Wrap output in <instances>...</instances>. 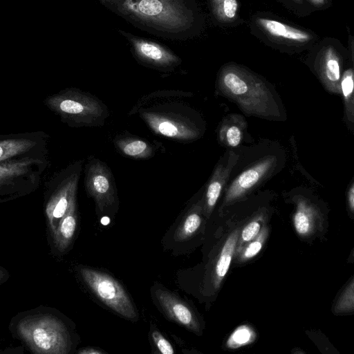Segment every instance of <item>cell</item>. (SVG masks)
<instances>
[{
    "mask_svg": "<svg viewBox=\"0 0 354 354\" xmlns=\"http://www.w3.org/2000/svg\"><path fill=\"white\" fill-rule=\"evenodd\" d=\"M8 330L34 354H69L77 345L72 322L47 306L19 312L11 318Z\"/></svg>",
    "mask_w": 354,
    "mask_h": 354,
    "instance_id": "6da1fadb",
    "label": "cell"
},
{
    "mask_svg": "<svg viewBox=\"0 0 354 354\" xmlns=\"http://www.w3.org/2000/svg\"><path fill=\"white\" fill-rule=\"evenodd\" d=\"M182 91H161L143 96L129 115L137 114L156 135L180 142L198 140L205 132L201 115L185 102L174 100Z\"/></svg>",
    "mask_w": 354,
    "mask_h": 354,
    "instance_id": "7a4b0ae2",
    "label": "cell"
},
{
    "mask_svg": "<svg viewBox=\"0 0 354 354\" xmlns=\"http://www.w3.org/2000/svg\"><path fill=\"white\" fill-rule=\"evenodd\" d=\"M216 91L248 116L283 122L287 115L276 89L267 81L239 65L224 66L218 75Z\"/></svg>",
    "mask_w": 354,
    "mask_h": 354,
    "instance_id": "3957f363",
    "label": "cell"
},
{
    "mask_svg": "<svg viewBox=\"0 0 354 354\" xmlns=\"http://www.w3.org/2000/svg\"><path fill=\"white\" fill-rule=\"evenodd\" d=\"M239 158L224 189L223 205L236 202L259 188L284 168L287 154L278 142L261 140L239 146Z\"/></svg>",
    "mask_w": 354,
    "mask_h": 354,
    "instance_id": "277c9868",
    "label": "cell"
},
{
    "mask_svg": "<svg viewBox=\"0 0 354 354\" xmlns=\"http://www.w3.org/2000/svg\"><path fill=\"white\" fill-rule=\"evenodd\" d=\"M45 106L71 127H101L109 109L98 97L76 88H66L47 96Z\"/></svg>",
    "mask_w": 354,
    "mask_h": 354,
    "instance_id": "5b68a950",
    "label": "cell"
},
{
    "mask_svg": "<svg viewBox=\"0 0 354 354\" xmlns=\"http://www.w3.org/2000/svg\"><path fill=\"white\" fill-rule=\"evenodd\" d=\"M120 13L169 32H179L190 24L181 0H102Z\"/></svg>",
    "mask_w": 354,
    "mask_h": 354,
    "instance_id": "8992f818",
    "label": "cell"
},
{
    "mask_svg": "<svg viewBox=\"0 0 354 354\" xmlns=\"http://www.w3.org/2000/svg\"><path fill=\"white\" fill-rule=\"evenodd\" d=\"M82 165V160L73 162L55 173L46 183L44 213L48 242L71 203L76 200Z\"/></svg>",
    "mask_w": 354,
    "mask_h": 354,
    "instance_id": "52a82bcc",
    "label": "cell"
},
{
    "mask_svg": "<svg viewBox=\"0 0 354 354\" xmlns=\"http://www.w3.org/2000/svg\"><path fill=\"white\" fill-rule=\"evenodd\" d=\"M48 166V158L0 162V204L35 192Z\"/></svg>",
    "mask_w": 354,
    "mask_h": 354,
    "instance_id": "ba28073f",
    "label": "cell"
},
{
    "mask_svg": "<svg viewBox=\"0 0 354 354\" xmlns=\"http://www.w3.org/2000/svg\"><path fill=\"white\" fill-rule=\"evenodd\" d=\"M77 270L83 282L99 300L124 318L137 319L136 308L126 290L115 278L88 267L79 266Z\"/></svg>",
    "mask_w": 354,
    "mask_h": 354,
    "instance_id": "9c48e42d",
    "label": "cell"
},
{
    "mask_svg": "<svg viewBox=\"0 0 354 354\" xmlns=\"http://www.w3.org/2000/svg\"><path fill=\"white\" fill-rule=\"evenodd\" d=\"M84 183L98 214L116 213L119 205L118 190L114 176L104 162L89 156L85 164Z\"/></svg>",
    "mask_w": 354,
    "mask_h": 354,
    "instance_id": "30bf717a",
    "label": "cell"
},
{
    "mask_svg": "<svg viewBox=\"0 0 354 354\" xmlns=\"http://www.w3.org/2000/svg\"><path fill=\"white\" fill-rule=\"evenodd\" d=\"M49 138L42 131L0 135V162L48 158Z\"/></svg>",
    "mask_w": 354,
    "mask_h": 354,
    "instance_id": "8fae6325",
    "label": "cell"
},
{
    "mask_svg": "<svg viewBox=\"0 0 354 354\" xmlns=\"http://www.w3.org/2000/svg\"><path fill=\"white\" fill-rule=\"evenodd\" d=\"M153 297L158 308L168 319L189 330H197L198 322L195 314L177 294L164 287L157 286L153 290Z\"/></svg>",
    "mask_w": 354,
    "mask_h": 354,
    "instance_id": "7c38bea8",
    "label": "cell"
},
{
    "mask_svg": "<svg viewBox=\"0 0 354 354\" xmlns=\"http://www.w3.org/2000/svg\"><path fill=\"white\" fill-rule=\"evenodd\" d=\"M239 156V147L227 148L215 165L205 191L204 207L207 212H211L216 204Z\"/></svg>",
    "mask_w": 354,
    "mask_h": 354,
    "instance_id": "4fadbf2b",
    "label": "cell"
},
{
    "mask_svg": "<svg viewBox=\"0 0 354 354\" xmlns=\"http://www.w3.org/2000/svg\"><path fill=\"white\" fill-rule=\"evenodd\" d=\"M76 200L59 221L56 231L48 242L52 252L56 255L66 253L74 241L77 229L78 216Z\"/></svg>",
    "mask_w": 354,
    "mask_h": 354,
    "instance_id": "5bb4252c",
    "label": "cell"
},
{
    "mask_svg": "<svg viewBox=\"0 0 354 354\" xmlns=\"http://www.w3.org/2000/svg\"><path fill=\"white\" fill-rule=\"evenodd\" d=\"M132 45L138 57L151 66L167 68L176 66L180 62L174 54L156 43L133 39Z\"/></svg>",
    "mask_w": 354,
    "mask_h": 354,
    "instance_id": "9a60e30c",
    "label": "cell"
},
{
    "mask_svg": "<svg viewBox=\"0 0 354 354\" xmlns=\"http://www.w3.org/2000/svg\"><path fill=\"white\" fill-rule=\"evenodd\" d=\"M317 73L327 91L336 95L341 93V62L333 47H328L322 52L318 61Z\"/></svg>",
    "mask_w": 354,
    "mask_h": 354,
    "instance_id": "2e32d148",
    "label": "cell"
},
{
    "mask_svg": "<svg viewBox=\"0 0 354 354\" xmlns=\"http://www.w3.org/2000/svg\"><path fill=\"white\" fill-rule=\"evenodd\" d=\"M217 136L218 142L227 149L241 146L245 138H250L245 118L236 113L229 114L222 120Z\"/></svg>",
    "mask_w": 354,
    "mask_h": 354,
    "instance_id": "e0dca14e",
    "label": "cell"
},
{
    "mask_svg": "<svg viewBox=\"0 0 354 354\" xmlns=\"http://www.w3.org/2000/svg\"><path fill=\"white\" fill-rule=\"evenodd\" d=\"M113 142L120 154L134 160L149 159L155 156L159 147L158 144L127 133L116 136Z\"/></svg>",
    "mask_w": 354,
    "mask_h": 354,
    "instance_id": "ac0fdd59",
    "label": "cell"
},
{
    "mask_svg": "<svg viewBox=\"0 0 354 354\" xmlns=\"http://www.w3.org/2000/svg\"><path fill=\"white\" fill-rule=\"evenodd\" d=\"M257 24L270 35L286 40L306 43L311 39L306 32L273 19L258 18Z\"/></svg>",
    "mask_w": 354,
    "mask_h": 354,
    "instance_id": "d6986e66",
    "label": "cell"
},
{
    "mask_svg": "<svg viewBox=\"0 0 354 354\" xmlns=\"http://www.w3.org/2000/svg\"><path fill=\"white\" fill-rule=\"evenodd\" d=\"M353 70L350 68L342 73L340 90L344 104V121L348 130L354 131V80Z\"/></svg>",
    "mask_w": 354,
    "mask_h": 354,
    "instance_id": "ffe728a7",
    "label": "cell"
},
{
    "mask_svg": "<svg viewBox=\"0 0 354 354\" xmlns=\"http://www.w3.org/2000/svg\"><path fill=\"white\" fill-rule=\"evenodd\" d=\"M201 221L200 207L193 205L177 226L174 235V241L181 243L187 241L198 230Z\"/></svg>",
    "mask_w": 354,
    "mask_h": 354,
    "instance_id": "44dd1931",
    "label": "cell"
},
{
    "mask_svg": "<svg viewBox=\"0 0 354 354\" xmlns=\"http://www.w3.org/2000/svg\"><path fill=\"white\" fill-rule=\"evenodd\" d=\"M237 241V234L234 232L225 241L216 264L215 274L218 281L222 280L227 272Z\"/></svg>",
    "mask_w": 354,
    "mask_h": 354,
    "instance_id": "7402d4cb",
    "label": "cell"
},
{
    "mask_svg": "<svg viewBox=\"0 0 354 354\" xmlns=\"http://www.w3.org/2000/svg\"><path fill=\"white\" fill-rule=\"evenodd\" d=\"M216 17L223 22L233 21L238 9L237 0H211Z\"/></svg>",
    "mask_w": 354,
    "mask_h": 354,
    "instance_id": "603a6c76",
    "label": "cell"
},
{
    "mask_svg": "<svg viewBox=\"0 0 354 354\" xmlns=\"http://www.w3.org/2000/svg\"><path fill=\"white\" fill-rule=\"evenodd\" d=\"M294 224L299 234H307L310 228L311 207L304 200L297 203V211L294 216Z\"/></svg>",
    "mask_w": 354,
    "mask_h": 354,
    "instance_id": "cb8c5ba5",
    "label": "cell"
},
{
    "mask_svg": "<svg viewBox=\"0 0 354 354\" xmlns=\"http://www.w3.org/2000/svg\"><path fill=\"white\" fill-rule=\"evenodd\" d=\"M150 337L157 351L162 354H173L175 351L170 342L154 327H151Z\"/></svg>",
    "mask_w": 354,
    "mask_h": 354,
    "instance_id": "d4e9b609",
    "label": "cell"
},
{
    "mask_svg": "<svg viewBox=\"0 0 354 354\" xmlns=\"http://www.w3.org/2000/svg\"><path fill=\"white\" fill-rule=\"evenodd\" d=\"M251 337L250 330L246 327H241L232 335L228 344L237 346L247 343Z\"/></svg>",
    "mask_w": 354,
    "mask_h": 354,
    "instance_id": "484cf974",
    "label": "cell"
},
{
    "mask_svg": "<svg viewBox=\"0 0 354 354\" xmlns=\"http://www.w3.org/2000/svg\"><path fill=\"white\" fill-rule=\"evenodd\" d=\"M260 230L259 222L254 221L250 222L242 231L241 237L245 241H249L254 239Z\"/></svg>",
    "mask_w": 354,
    "mask_h": 354,
    "instance_id": "4316f807",
    "label": "cell"
},
{
    "mask_svg": "<svg viewBox=\"0 0 354 354\" xmlns=\"http://www.w3.org/2000/svg\"><path fill=\"white\" fill-rule=\"evenodd\" d=\"M262 247V242L256 241L251 243L245 249L243 256L245 258L249 259L257 255L261 250Z\"/></svg>",
    "mask_w": 354,
    "mask_h": 354,
    "instance_id": "83f0119b",
    "label": "cell"
},
{
    "mask_svg": "<svg viewBox=\"0 0 354 354\" xmlns=\"http://www.w3.org/2000/svg\"><path fill=\"white\" fill-rule=\"evenodd\" d=\"M347 199L348 207L351 211L353 212L354 210V182L351 180L347 192Z\"/></svg>",
    "mask_w": 354,
    "mask_h": 354,
    "instance_id": "f1b7e54d",
    "label": "cell"
},
{
    "mask_svg": "<svg viewBox=\"0 0 354 354\" xmlns=\"http://www.w3.org/2000/svg\"><path fill=\"white\" fill-rule=\"evenodd\" d=\"M78 354H102L104 352L97 348L85 347L79 349L77 352Z\"/></svg>",
    "mask_w": 354,
    "mask_h": 354,
    "instance_id": "f546056e",
    "label": "cell"
},
{
    "mask_svg": "<svg viewBox=\"0 0 354 354\" xmlns=\"http://www.w3.org/2000/svg\"><path fill=\"white\" fill-rule=\"evenodd\" d=\"M10 277L9 271L0 265V286L6 283Z\"/></svg>",
    "mask_w": 354,
    "mask_h": 354,
    "instance_id": "4dcf8cb0",
    "label": "cell"
},
{
    "mask_svg": "<svg viewBox=\"0 0 354 354\" xmlns=\"http://www.w3.org/2000/svg\"><path fill=\"white\" fill-rule=\"evenodd\" d=\"M309 1L316 6H322L325 3V0H309Z\"/></svg>",
    "mask_w": 354,
    "mask_h": 354,
    "instance_id": "1f68e13d",
    "label": "cell"
},
{
    "mask_svg": "<svg viewBox=\"0 0 354 354\" xmlns=\"http://www.w3.org/2000/svg\"><path fill=\"white\" fill-rule=\"evenodd\" d=\"M294 1L298 3H301L302 2V0H294Z\"/></svg>",
    "mask_w": 354,
    "mask_h": 354,
    "instance_id": "d6a6232c",
    "label": "cell"
}]
</instances>
